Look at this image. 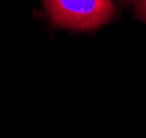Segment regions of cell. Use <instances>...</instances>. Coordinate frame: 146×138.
<instances>
[{"label": "cell", "mask_w": 146, "mask_h": 138, "mask_svg": "<svg viewBox=\"0 0 146 138\" xmlns=\"http://www.w3.org/2000/svg\"><path fill=\"white\" fill-rule=\"evenodd\" d=\"M135 10L139 18L146 22V0H139Z\"/></svg>", "instance_id": "2"}, {"label": "cell", "mask_w": 146, "mask_h": 138, "mask_svg": "<svg viewBox=\"0 0 146 138\" xmlns=\"http://www.w3.org/2000/svg\"><path fill=\"white\" fill-rule=\"evenodd\" d=\"M124 1H131V0H124Z\"/></svg>", "instance_id": "3"}, {"label": "cell", "mask_w": 146, "mask_h": 138, "mask_svg": "<svg viewBox=\"0 0 146 138\" xmlns=\"http://www.w3.org/2000/svg\"><path fill=\"white\" fill-rule=\"evenodd\" d=\"M43 3L55 26L77 31L99 28L114 13L110 0H43Z\"/></svg>", "instance_id": "1"}]
</instances>
